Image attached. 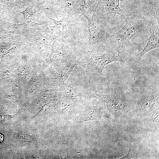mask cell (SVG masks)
Returning a JSON list of instances; mask_svg holds the SVG:
<instances>
[{
  "label": "cell",
  "instance_id": "6da1fadb",
  "mask_svg": "<svg viewBox=\"0 0 159 159\" xmlns=\"http://www.w3.org/2000/svg\"><path fill=\"white\" fill-rule=\"evenodd\" d=\"M111 92L106 95L95 93L96 98L108 110L118 122L122 123L127 113L134 109L136 101L130 98L121 89L112 87Z\"/></svg>",
  "mask_w": 159,
  "mask_h": 159
},
{
  "label": "cell",
  "instance_id": "7a4b0ae2",
  "mask_svg": "<svg viewBox=\"0 0 159 159\" xmlns=\"http://www.w3.org/2000/svg\"><path fill=\"white\" fill-rule=\"evenodd\" d=\"M117 55L110 53H105L101 55L92 54L91 57L84 62L76 61L77 65L82 67L87 71L96 72L102 76H104L102 71L105 66L111 62L118 61L123 62L127 65L133 64V57L126 53L123 49L116 50Z\"/></svg>",
  "mask_w": 159,
  "mask_h": 159
},
{
  "label": "cell",
  "instance_id": "3957f363",
  "mask_svg": "<svg viewBox=\"0 0 159 159\" xmlns=\"http://www.w3.org/2000/svg\"><path fill=\"white\" fill-rule=\"evenodd\" d=\"M87 19L90 34L89 40L84 43V46L92 54L99 52H110L112 46L111 36L107 32L102 30L93 19V16L83 15Z\"/></svg>",
  "mask_w": 159,
  "mask_h": 159
},
{
  "label": "cell",
  "instance_id": "277c9868",
  "mask_svg": "<svg viewBox=\"0 0 159 159\" xmlns=\"http://www.w3.org/2000/svg\"><path fill=\"white\" fill-rule=\"evenodd\" d=\"M124 19L125 21L124 26L111 36L112 46L116 50L123 48L132 37L145 29V23L142 19L126 15Z\"/></svg>",
  "mask_w": 159,
  "mask_h": 159
},
{
  "label": "cell",
  "instance_id": "5b68a950",
  "mask_svg": "<svg viewBox=\"0 0 159 159\" xmlns=\"http://www.w3.org/2000/svg\"><path fill=\"white\" fill-rule=\"evenodd\" d=\"M71 14L69 12L64 13V16L60 21L48 17L54 22L59 31L58 35H54L55 39L69 45L75 50V48L77 47L84 46V43L76 37L73 33L72 29L73 24L69 19Z\"/></svg>",
  "mask_w": 159,
  "mask_h": 159
},
{
  "label": "cell",
  "instance_id": "8992f818",
  "mask_svg": "<svg viewBox=\"0 0 159 159\" xmlns=\"http://www.w3.org/2000/svg\"><path fill=\"white\" fill-rule=\"evenodd\" d=\"M147 18L149 29L148 40L143 49L139 54L133 56L135 64L145 54L152 49L159 48V30L154 9H152L148 12L147 14Z\"/></svg>",
  "mask_w": 159,
  "mask_h": 159
},
{
  "label": "cell",
  "instance_id": "52a82bcc",
  "mask_svg": "<svg viewBox=\"0 0 159 159\" xmlns=\"http://www.w3.org/2000/svg\"><path fill=\"white\" fill-rule=\"evenodd\" d=\"M159 107V91L153 89L145 92L137 100L135 111L144 115H148Z\"/></svg>",
  "mask_w": 159,
  "mask_h": 159
},
{
  "label": "cell",
  "instance_id": "ba28073f",
  "mask_svg": "<svg viewBox=\"0 0 159 159\" xmlns=\"http://www.w3.org/2000/svg\"><path fill=\"white\" fill-rule=\"evenodd\" d=\"M74 50L66 44L55 40L52 45L51 57L58 65L76 62Z\"/></svg>",
  "mask_w": 159,
  "mask_h": 159
},
{
  "label": "cell",
  "instance_id": "9c48e42d",
  "mask_svg": "<svg viewBox=\"0 0 159 159\" xmlns=\"http://www.w3.org/2000/svg\"><path fill=\"white\" fill-rule=\"evenodd\" d=\"M103 105L97 103H88L74 119L76 124L101 119L103 115Z\"/></svg>",
  "mask_w": 159,
  "mask_h": 159
},
{
  "label": "cell",
  "instance_id": "30bf717a",
  "mask_svg": "<svg viewBox=\"0 0 159 159\" xmlns=\"http://www.w3.org/2000/svg\"><path fill=\"white\" fill-rule=\"evenodd\" d=\"M120 0H101V15L104 16L110 14H119L124 18L126 15L120 8Z\"/></svg>",
  "mask_w": 159,
  "mask_h": 159
},
{
  "label": "cell",
  "instance_id": "8fae6325",
  "mask_svg": "<svg viewBox=\"0 0 159 159\" xmlns=\"http://www.w3.org/2000/svg\"><path fill=\"white\" fill-rule=\"evenodd\" d=\"M57 11L62 13H80L78 0H54Z\"/></svg>",
  "mask_w": 159,
  "mask_h": 159
},
{
  "label": "cell",
  "instance_id": "7c38bea8",
  "mask_svg": "<svg viewBox=\"0 0 159 159\" xmlns=\"http://www.w3.org/2000/svg\"><path fill=\"white\" fill-rule=\"evenodd\" d=\"M101 0H78L80 10L82 15L93 16Z\"/></svg>",
  "mask_w": 159,
  "mask_h": 159
},
{
  "label": "cell",
  "instance_id": "4fadbf2b",
  "mask_svg": "<svg viewBox=\"0 0 159 159\" xmlns=\"http://www.w3.org/2000/svg\"><path fill=\"white\" fill-rule=\"evenodd\" d=\"M34 12L33 7L28 6L21 12L23 15L26 23L33 29H39L42 26L43 24L36 23L34 21L33 15Z\"/></svg>",
  "mask_w": 159,
  "mask_h": 159
},
{
  "label": "cell",
  "instance_id": "5bb4252c",
  "mask_svg": "<svg viewBox=\"0 0 159 159\" xmlns=\"http://www.w3.org/2000/svg\"><path fill=\"white\" fill-rule=\"evenodd\" d=\"M129 147L130 149L127 154L125 156L122 158V159H132L137 158L138 153L134 149L133 145L131 144L129 142Z\"/></svg>",
  "mask_w": 159,
  "mask_h": 159
},
{
  "label": "cell",
  "instance_id": "9a60e30c",
  "mask_svg": "<svg viewBox=\"0 0 159 159\" xmlns=\"http://www.w3.org/2000/svg\"><path fill=\"white\" fill-rule=\"evenodd\" d=\"M158 125L159 123V108H155L151 111L148 115Z\"/></svg>",
  "mask_w": 159,
  "mask_h": 159
},
{
  "label": "cell",
  "instance_id": "2e32d148",
  "mask_svg": "<svg viewBox=\"0 0 159 159\" xmlns=\"http://www.w3.org/2000/svg\"><path fill=\"white\" fill-rule=\"evenodd\" d=\"M4 139V136L1 134L0 133V143L2 142Z\"/></svg>",
  "mask_w": 159,
  "mask_h": 159
}]
</instances>
